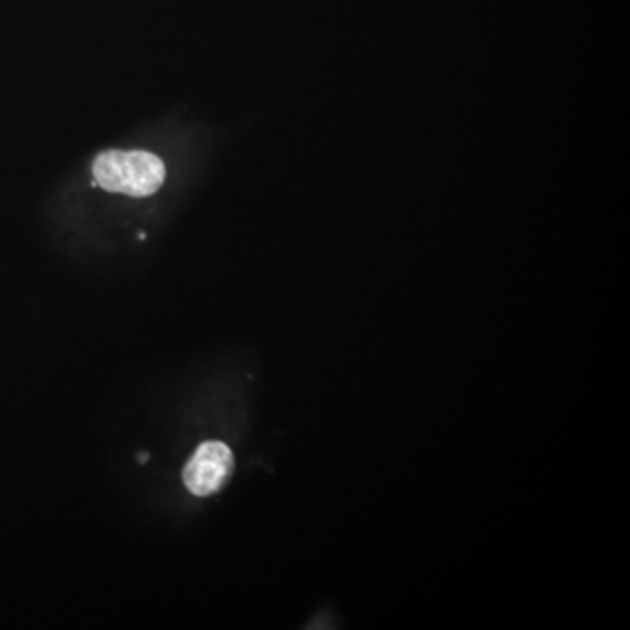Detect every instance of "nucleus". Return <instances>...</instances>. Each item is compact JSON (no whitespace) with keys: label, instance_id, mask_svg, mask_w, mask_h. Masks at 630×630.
Masks as SVG:
<instances>
[{"label":"nucleus","instance_id":"f257e3e1","mask_svg":"<svg viewBox=\"0 0 630 630\" xmlns=\"http://www.w3.org/2000/svg\"><path fill=\"white\" fill-rule=\"evenodd\" d=\"M93 176L95 185L106 191L146 198L164 186L167 170L161 158L152 152L112 149L95 158Z\"/></svg>","mask_w":630,"mask_h":630},{"label":"nucleus","instance_id":"f03ea898","mask_svg":"<svg viewBox=\"0 0 630 630\" xmlns=\"http://www.w3.org/2000/svg\"><path fill=\"white\" fill-rule=\"evenodd\" d=\"M232 471L234 454L229 446L222 442H205L189 459L183 479L191 494L205 498L219 491L228 482Z\"/></svg>","mask_w":630,"mask_h":630}]
</instances>
